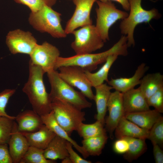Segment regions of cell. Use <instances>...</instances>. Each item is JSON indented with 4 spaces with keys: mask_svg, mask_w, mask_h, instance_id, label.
Listing matches in <instances>:
<instances>
[{
    "mask_svg": "<svg viewBox=\"0 0 163 163\" xmlns=\"http://www.w3.org/2000/svg\"><path fill=\"white\" fill-rule=\"evenodd\" d=\"M129 13L128 16L121 20L119 26L121 34L126 36L128 47L135 45L134 33L138 24L149 23L152 20H158L161 17L158 10L153 8L149 10L144 9L141 5L142 0H129Z\"/></svg>",
    "mask_w": 163,
    "mask_h": 163,
    "instance_id": "3",
    "label": "cell"
},
{
    "mask_svg": "<svg viewBox=\"0 0 163 163\" xmlns=\"http://www.w3.org/2000/svg\"><path fill=\"white\" fill-rule=\"evenodd\" d=\"M104 126L97 120L91 124H85L82 122L80 124L76 131L83 139L88 138L106 134Z\"/></svg>",
    "mask_w": 163,
    "mask_h": 163,
    "instance_id": "28",
    "label": "cell"
},
{
    "mask_svg": "<svg viewBox=\"0 0 163 163\" xmlns=\"http://www.w3.org/2000/svg\"><path fill=\"white\" fill-rule=\"evenodd\" d=\"M16 2L25 5L30 10L31 12H35L45 5L52 7L57 0H14Z\"/></svg>",
    "mask_w": 163,
    "mask_h": 163,
    "instance_id": "32",
    "label": "cell"
},
{
    "mask_svg": "<svg viewBox=\"0 0 163 163\" xmlns=\"http://www.w3.org/2000/svg\"><path fill=\"white\" fill-rule=\"evenodd\" d=\"M155 109L125 114L127 119L143 129L149 130L155 123L162 116Z\"/></svg>",
    "mask_w": 163,
    "mask_h": 163,
    "instance_id": "21",
    "label": "cell"
},
{
    "mask_svg": "<svg viewBox=\"0 0 163 163\" xmlns=\"http://www.w3.org/2000/svg\"><path fill=\"white\" fill-rule=\"evenodd\" d=\"M114 131L117 139L130 137L146 139L149 132V130L141 128L124 116L120 120Z\"/></svg>",
    "mask_w": 163,
    "mask_h": 163,
    "instance_id": "19",
    "label": "cell"
},
{
    "mask_svg": "<svg viewBox=\"0 0 163 163\" xmlns=\"http://www.w3.org/2000/svg\"><path fill=\"white\" fill-rule=\"evenodd\" d=\"M153 152L156 163H163V151L162 148L158 144L153 145Z\"/></svg>",
    "mask_w": 163,
    "mask_h": 163,
    "instance_id": "38",
    "label": "cell"
},
{
    "mask_svg": "<svg viewBox=\"0 0 163 163\" xmlns=\"http://www.w3.org/2000/svg\"><path fill=\"white\" fill-rule=\"evenodd\" d=\"M30 146L44 150L56 135L44 125L38 131L31 133H23Z\"/></svg>",
    "mask_w": 163,
    "mask_h": 163,
    "instance_id": "22",
    "label": "cell"
},
{
    "mask_svg": "<svg viewBox=\"0 0 163 163\" xmlns=\"http://www.w3.org/2000/svg\"><path fill=\"white\" fill-rule=\"evenodd\" d=\"M119 56L117 54L109 56L104 64L96 72L85 70V75L92 87H95L104 83V81L107 82L108 75L110 70Z\"/></svg>",
    "mask_w": 163,
    "mask_h": 163,
    "instance_id": "25",
    "label": "cell"
},
{
    "mask_svg": "<svg viewBox=\"0 0 163 163\" xmlns=\"http://www.w3.org/2000/svg\"><path fill=\"white\" fill-rule=\"evenodd\" d=\"M14 119L6 117H0V144L8 143L11 134Z\"/></svg>",
    "mask_w": 163,
    "mask_h": 163,
    "instance_id": "30",
    "label": "cell"
},
{
    "mask_svg": "<svg viewBox=\"0 0 163 163\" xmlns=\"http://www.w3.org/2000/svg\"><path fill=\"white\" fill-rule=\"evenodd\" d=\"M127 38L122 35L119 40L109 49L96 53L76 54L69 57L59 56L55 66V70L67 66H76L85 70L91 72L96 69L98 65L104 63L108 57L113 54L125 56L128 54Z\"/></svg>",
    "mask_w": 163,
    "mask_h": 163,
    "instance_id": "1",
    "label": "cell"
},
{
    "mask_svg": "<svg viewBox=\"0 0 163 163\" xmlns=\"http://www.w3.org/2000/svg\"><path fill=\"white\" fill-rule=\"evenodd\" d=\"M113 148L114 151L119 154H124L128 151L129 143L124 137L118 139L114 143Z\"/></svg>",
    "mask_w": 163,
    "mask_h": 163,
    "instance_id": "36",
    "label": "cell"
},
{
    "mask_svg": "<svg viewBox=\"0 0 163 163\" xmlns=\"http://www.w3.org/2000/svg\"><path fill=\"white\" fill-rule=\"evenodd\" d=\"M47 74L51 87L49 95L51 102L54 100H62L82 110L91 107V103L87 100L86 97L62 79L56 70Z\"/></svg>",
    "mask_w": 163,
    "mask_h": 163,
    "instance_id": "4",
    "label": "cell"
},
{
    "mask_svg": "<svg viewBox=\"0 0 163 163\" xmlns=\"http://www.w3.org/2000/svg\"><path fill=\"white\" fill-rule=\"evenodd\" d=\"M147 139L153 145H158L161 148L163 146V117L161 116L149 130Z\"/></svg>",
    "mask_w": 163,
    "mask_h": 163,
    "instance_id": "31",
    "label": "cell"
},
{
    "mask_svg": "<svg viewBox=\"0 0 163 163\" xmlns=\"http://www.w3.org/2000/svg\"><path fill=\"white\" fill-rule=\"evenodd\" d=\"M75 6V11L66 23L64 29L67 35L79 27L92 24L90 17L94 3L97 0H72Z\"/></svg>",
    "mask_w": 163,
    "mask_h": 163,
    "instance_id": "12",
    "label": "cell"
},
{
    "mask_svg": "<svg viewBox=\"0 0 163 163\" xmlns=\"http://www.w3.org/2000/svg\"><path fill=\"white\" fill-rule=\"evenodd\" d=\"M58 69L59 75L65 81L78 89L86 97L94 100V94L92 87L84 69L76 66H67L60 67Z\"/></svg>",
    "mask_w": 163,
    "mask_h": 163,
    "instance_id": "9",
    "label": "cell"
},
{
    "mask_svg": "<svg viewBox=\"0 0 163 163\" xmlns=\"http://www.w3.org/2000/svg\"><path fill=\"white\" fill-rule=\"evenodd\" d=\"M29 67L28 80L23 91L27 95L33 110L42 116L52 110V102L43 82L45 72L40 67L30 61Z\"/></svg>",
    "mask_w": 163,
    "mask_h": 163,
    "instance_id": "2",
    "label": "cell"
},
{
    "mask_svg": "<svg viewBox=\"0 0 163 163\" xmlns=\"http://www.w3.org/2000/svg\"><path fill=\"white\" fill-rule=\"evenodd\" d=\"M108 138L106 134L83 139L82 141V146L89 156H99L101 153Z\"/></svg>",
    "mask_w": 163,
    "mask_h": 163,
    "instance_id": "26",
    "label": "cell"
},
{
    "mask_svg": "<svg viewBox=\"0 0 163 163\" xmlns=\"http://www.w3.org/2000/svg\"><path fill=\"white\" fill-rule=\"evenodd\" d=\"M0 163H13L8 143L0 144Z\"/></svg>",
    "mask_w": 163,
    "mask_h": 163,
    "instance_id": "37",
    "label": "cell"
},
{
    "mask_svg": "<svg viewBox=\"0 0 163 163\" xmlns=\"http://www.w3.org/2000/svg\"><path fill=\"white\" fill-rule=\"evenodd\" d=\"M109 114L105 119V129L110 138H113V133L119 121L124 116L123 103V94L117 91L111 92L107 105Z\"/></svg>",
    "mask_w": 163,
    "mask_h": 163,
    "instance_id": "13",
    "label": "cell"
},
{
    "mask_svg": "<svg viewBox=\"0 0 163 163\" xmlns=\"http://www.w3.org/2000/svg\"><path fill=\"white\" fill-rule=\"evenodd\" d=\"M60 52L56 46L45 41L37 44L31 54L30 62L40 67L47 73L55 70V66Z\"/></svg>",
    "mask_w": 163,
    "mask_h": 163,
    "instance_id": "10",
    "label": "cell"
},
{
    "mask_svg": "<svg viewBox=\"0 0 163 163\" xmlns=\"http://www.w3.org/2000/svg\"><path fill=\"white\" fill-rule=\"evenodd\" d=\"M8 144L13 163H20L30 146L25 136L18 131L15 121Z\"/></svg>",
    "mask_w": 163,
    "mask_h": 163,
    "instance_id": "16",
    "label": "cell"
},
{
    "mask_svg": "<svg viewBox=\"0 0 163 163\" xmlns=\"http://www.w3.org/2000/svg\"><path fill=\"white\" fill-rule=\"evenodd\" d=\"M149 69V67L145 63H142L138 66L134 75L132 77L117 78H112L107 82L115 91L123 93L139 85L141 78Z\"/></svg>",
    "mask_w": 163,
    "mask_h": 163,
    "instance_id": "14",
    "label": "cell"
},
{
    "mask_svg": "<svg viewBox=\"0 0 163 163\" xmlns=\"http://www.w3.org/2000/svg\"><path fill=\"white\" fill-rule=\"evenodd\" d=\"M51 106L56 121L70 136L85 120V112L68 102L54 100L52 101Z\"/></svg>",
    "mask_w": 163,
    "mask_h": 163,
    "instance_id": "6",
    "label": "cell"
},
{
    "mask_svg": "<svg viewBox=\"0 0 163 163\" xmlns=\"http://www.w3.org/2000/svg\"><path fill=\"white\" fill-rule=\"evenodd\" d=\"M149 106L152 107L160 113H163V87L147 99Z\"/></svg>",
    "mask_w": 163,
    "mask_h": 163,
    "instance_id": "33",
    "label": "cell"
},
{
    "mask_svg": "<svg viewBox=\"0 0 163 163\" xmlns=\"http://www.w3.org/2000/svg\"><path fill=\"white\" fill-rule=\"evenodd\" d=\"M72 145L70 142L67 141L66 147L69 157L72 163H91V161L83 158L75 152L72 148Z\"/></svg>",
    "mask_w": 163,
    "mask_h": 163,
    "instance_id": "35",
    "label": "cell"
},
{
    "mask_svg": "<svg viewBox=\"0 0 163 163\" xmlns=\"http://www.w3.org/2000/svg\"><path fill=\"white\" fill-rule=\"evenodd\" d=\"M102 2H106L108 1H114L120 4L123 8L125 11H129V0H98Z\"/></svg>",
    "mask_w": 163,
    "mask_h": 163,
    "instance_id": "39",
    "label": "cell"
},
{
    "mask_svg": "<svg viewBox=\"0 0 163 163\" xmlns=\"http://www.w3.org/2000/svg\"><path fill=\"white\" fill-rule=\"evenodd\" d=\"M15 91L14 89H5L0 93V117H6L15 119V117L7 113L5 109L10 98Z\"/></svg>",
    "mask_w": 163,
    "mask_h": 163,
    "instance_id": "34",
    "label": "cell"
},
{
    "mask_svg": "<svg viewBox=\"0 0 163 163\" xmlns=\"http://www.w3.org/2000/svg\"><path fill=\"white\" fill-rule=\"evenodd\" d=\"M6 43L12 54L29 55L37 44V40L31 32L20 29L10 31L6 36Z\"/></svg>",
    "mask_w": 163,
    "mask_h": 163,
    "instance_id": "11",
    "label": "cell"
},
{
    "mask_svg": "<svg viewBox=\"0 0 163 163\" xmlns=\"http://www.w3.org/2000/svg\"><path fill=\"white\" fill-rule=\"evenodd\" d=\"M122 94L124 114L150 109L147 100L139 88Z\"/></svg>",
    "mask_w": 163,
    "mask_h": 163,
    "instance_id": "15",
    "label": "cell"
},
{
    "mask_svg": "<svg viewBox=\"0 0 163 163\" xmlns=\"http://www.w3.org/2000/svg\"><path fill=\"white\" fill-rule=\"evenodd\" d=\"M62 163H72L69 157H67L62 160Z\"/></svg>",
    "mask_w": 163,
    "mask_h": 163,
    "instance_id": "40",
    "label": "cell"
},
{
    "mask_svg": "<svg viewBox=\"0 0 163 163\" xmlns=\"http://www.w3.org/2000/svg\"><path fill=\"white\" fill-rule=\"evenodd\" d=\"M97 5L95 26L98 34L105 43L109 40V30L110 27L119 20L126 18L128 13L117 9L111 1L96 2Z\"/></svg>",
    "mask_w": 163,
    "mask_h": 163,
    "instance_id": "7",
    "label": "cell"
},
{
    "mask_svg": "<svg viewBox=\"0 0 163 163\" xmlns=\"http://www.w3.org/2000/svg\"><path fill=\"white\" fill-rule=\"evenodd\" d=\"M124 138L129 143L128 150L123 155L124 158L127 161L131 162L136 159L146 150L145 139L130 137Z\"/></svg>",
    "mask_w": 163,
    "mask_h": 163,
    "instance_id": "27",
    "label": "cell"
},
{
    "mask_svg": "<svg viewBox=\"0 0 163 163\" xmlns=\"http://www.w3.org/2000/svg\"><path fill=\"white\" fill-rule=\"evenodd\" d=\"M139 87L146 100L163 87V75L160 72L144 75Z\"/></svg>",
    "mask_w": 163,
    "mask_h": 163,
    "instance_id": "23",
    "label": "cell"
},
{
    "mask_svg": "<svg viewBox=\"0 0 163 163\" xmlns=\"http://www.w3.org/2000/svg\"><path fill=\"white\" fill-rule=\"evenodd\" d=\"M67 141L56 135L50 142L47 148L44 150L45 157L49 160L56 161L62 160L69 157L66 147Z\"/></svg>",
    "mask_w": 163,
    "mask_h": 163,
    "instance_id": "24",
    "label": "cell"
},
{
    "mask_svg": "<svg viewBox=\"0 0 163 163\" xmlns=\"http://www.w3.org/2000/svg\"><path fill=\"white\" fill-rule=\"evenodd\" d=\"M43 124L57 135L71 143L72 146L85 159L89 155L82 147L70 137V136L56 121L52 110L50 113L41 116Z\"/></svg>",
    "mask_w": 163,
    "mask_h": 163,
    "instance_id": "18",
    "label": "cell"
},
{
    "mask_svg": "<svg viewBox=\"0 0 163 163\" xmlns=\"http://www.w3.org/2000/svg\"><path fill=\"white\" fill-rule=\"evenodd\" d=\"M75 37L71 47L76 54L92 53L102 48L105 42L92 24L81 27L72 33Z\"/></svg>",
    "mask_w": 163,
    "mask_h": 163,
    "instance_id": "8",
    "label": "cell"
},
{
    "mask_svg": "<svg viewBox=\"0 0 163 163\" xmlns=\"http://www.w3.org/2000/svg\"><path fill=\"white\" fill-rule=\"evenodd\" d=\"M18 131L23 133H31L39 130L44 125L41 117L33 110H26L15 117Z\"/></svg>",
    "mask_w": 163,
    "mask_h": 163,
    "instance_id": "17",
    "label": "cell"
},
{
    "mask_svg": "<svg viewBox=\"0 0 163 163\" xmlns=\"http://www.w3.org/2000/svg\"><path fill=\"white\" fill-rule=\"evenodd\" d=\"M61 16L52 7L45 5L36 12H31L28 20L35 30L47 33L54 38H64L67 34L61 24Z\"/></svg>",
    "mask_w": 163,
    "mask_h": 163,
    "instance_id": "5",
    "label": "cell"
},
{
    "mask_svg": "<svg viewBox=\"0 0 163 163\" xmlns=\"http://www.w3.org/2000/svg\"><path fill=\"white\" fill-rule=\"evenodd\" d=\"M44 150L30 146L20 163H55V161L46 158Z\"/></svg>",
    "mask_w": 163,
    "mask_h": 163,
    "instance_id": "29",
    "label": "cell"
},
{
    "mask_svg": "<svg viewBox=\"0 0 163 163\" xmlns=\"http://www.w3.org/2000/svg\"><path fill=\"white\" fill-rule=\"evenodd\" d=\"M94 88L95 94L94 100L95 102L97 111L95 118L104 125L107 103L111 92V91L113 89L111 86L104 83Z\"/></svg>",
    "mask_w": 163,
    "mask_h": 163,
    "instance_id": "20",
    "label": "cell"
}]
</instances>
